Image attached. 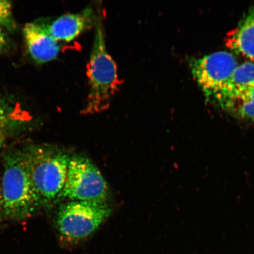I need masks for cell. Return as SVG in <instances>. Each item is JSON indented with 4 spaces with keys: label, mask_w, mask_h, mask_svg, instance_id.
<instances>
[{
    "label": "cell",
    "mask_w": 254,
    "mask_h": 254,
    "mask_svg": "<svg viewBox=\"0 0 254 254\" xmlns=\"http://www.w3.org/2000/svg\"><path fill=\"white\" fill-rule=\"evenodd\" d=\"M94 27L87 72L90 90L84 110L88 114L98 113L109 109L120 84L116 63L107 49L101 12Z\"/></svg>",
    "instance_id": "6da1fadb"
},
{
    "label": "cell",
    "mask_w": 254,
    "mask_h": 254,
    "mask_svg": "<svg viewBox=\"0 0 254 254\" xmlns=\"http://www.w3.org/2000/svg\"><path fill=\"white\" fill-rule=\"evenodd\" d=\"M1 185L4 215L14 220L30 217L41 205L32 183L24 152L6 155Z\"/></svg>",
    "instance_id": "7a4b0ae2"
},
{
    "label": "cell",
    "mask_w": 254,
    "mask_h": 254,
    "mask_svg": "<svg viewBox=\"0 0 254 254\" xmlns=\"http://www.w3.org/2000/svg\"><path fill=\"white\" fill-rule=\"evenodd\" d=\"M24 154L31 182L41 205L60 198L67 178L71 157L49 146H33Z\"/></svg>",
    "instance_id": "3957f363"
},
{
    "label": "cell",
    "mask_w": 254,
    "mask_h": 254,
    "mask_svg": "<svg viewBox=\"0 0 254 254\" xmlns=\"http://www.w3.org/2000/svg\"><path fill=\"white\" fill-rule=\"evenodd\" d=\"M112 211L106 202L66 203L57 212V230L64 242L78 244L93 235L109 218Z\"/></svg>",
    "instance_id": "277c9868"
},
{
    "label": "cell",
    "mask_w": 254,
    "mask_h": 254,
    "mask_svg": "<svg viewBox=\"0 0 254 254\" xmlns=\"http://www.w3.org/2000/svg\"><path fill=\"white\" fill-rule=\"evenodd\" d=\"M109 193L106 181L90 159L82 155L71 157L67 178L60 198L106 202Z\"/></svg>",
    "instance_id": "5b68a950"
},
{
    "label": "cell",
    "mask_w": 254,
    "mask_h": 254,
    "mask_svg": "<svg viewBox=\"0 0 254 254\" xmlns=\"http://www.w3.org/2000/svg\"><path fill=\"white\" fill-rule=\"evenodd\" d=\"M190 71L206 98H214L238 66L234 56L226 52L210 54L190 60Z\"/></svg>",
    "instance_id": "8992f818"
},
{
    "label": "cell",
    "mask_w": 254,
    "mask_h": 254,
    "mask_svg": "<svg viewBox=\"0 0 254 254\" xmlns=\"http://www.w3.org/2000/svg\"><path fill=\"white\" fill-rule=\"evenodd\" d=\"M100 12L89 7L81 13L64 15L47 29L57 41L70 42L84 31L95 26Z\"/></svg>",
    "instance_id": "52a82bcc"
},
{
    "label": "cell",
    "mask_w": 254,
    "mask_h": 254,
    "mask_svg": "<svg viewBox=\"0 0 254 254\" xmlns=\"http://www.w3.org/2000/svg\"><path fill=\"white\" fill-rule=\"evenodd\" d=\"M24 34L28 51L37 62H49L58 56L59 44L47 28L36 24L28 23L25 25Z\"/></svg>",
    "instance_id": "ba28073f"
},
{
    "label": "cell",
    "mask_w": 254,
    "mask_h": 254,
    "mask_svg": "<svg viewBox=\"0 0 254 254\" xmlns=\"http://www.w3.org/2000/svg\"><path fill=\"white\" fill-rule=\"evenodd\" d=\"M214 99L231 116L246 122H254V87L220 95Z\"/></svg>",
    "instance_id": "9c48e42d"
},
{
    "label": "cell",
    "mask_w": 254,
    "mask_h": 254,
    "mask_svg": "<svg viewBox=\"0 0 254 254\" xmlns=\"http://www.w3.org/2000/svg\"><path fill=\"white\" fill-rule=\"evenodd\" d=\"M228 46L238 55L254 61V7L250 9L228 38Z\"/></svg>",
    "instance_id": "30bf717a"
},
{
    "label": "cell",
    "mask_w": 254,
    "mask_h": 254,
    "mask_svg": "<svg viewBox=\"0 0 254 254\" xmlns=\"http://www.w3.org/2000/svg\"><path fill=\"white\" fill-rule=\"evenodd\" d=\"M253 87H254V63H243L238 65L229 80L214 99L220 95Z\"/></svg>",
    "instance_id": "8fae6325"
},
{
    "label": "cell",
    "mask_w": 254,
    "mask_h": 254,
    "mask_svg": "<svg viewBox=\"0 0 254 254\" xmlns=\"http://www.w3.org/2000/svg\"><path fill=\"white\" fill-rule=\"evenodd\" d=\"M11 116L9 108L0 94V148L4 144L10 129Z\"/></svg>",
    "instance_id": "7c38bea8"
},
{
    "label": "cell",
    "mask_w": 254,
    "mask_h": 254,
    "mask_svg": "<svg viewBox=\"0 0 254 254\" xmlns=\"http://www.w3.org/2000/svg\"><path fill=\"white\" fill-rule=\"evenodd\" d=\"M11 4L8 1L0 0V23L7 20L10 15Z\"/></svg>",
    "instance_id": "4fadbf2b"
},
{
    "label": "cell",
    "mask_w": 254,
    "mask_h": 254,
    "mask_svg": "<svg viewBox=\"0 0 254 254\" xmlns=\"http://www.w3.org/2000/svg\"><path fill=\"white\" fill-rule=\"evenodd\" d=\"M3 215H4V210H3V204L1 195V185H0V222H1V221Z\"/></svg>",
    "instance_id": "5bb4252c"
},
{
    "label": "cell",
    "mask_w": 254,
    "mask_h": 254,
    "mask_svg": "<svg viewBox=\"0 0 254 254\" xmlns=\"http://www.w3.org/2000/svg\"><path fill=\"white\" fill-rule=\"evenodd\" d=\"M5 44V38L1 28H0V51L2 49Z\"/></svg>",
    "instance_id": "9a60e30c"
}]
</instances>
